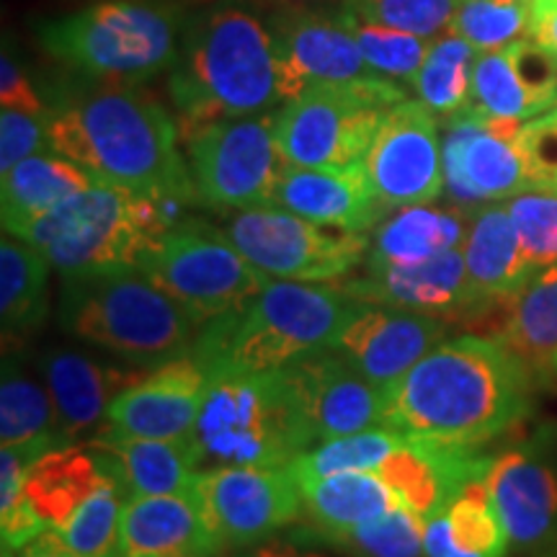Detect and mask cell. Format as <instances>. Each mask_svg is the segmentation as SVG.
I'll use <instances>...</instances> for the list:
<instances>
[{
  "label": "cell",
  "mask_w": 557,
  "mask_h": 557,
  "mask_svg": "<svg viewBox=\"0 0 557 557\" xmlns=\"http://www.w3.org/2000/svg\"><path fill=\"white\" fill-rule=\"evenodd\" d=\"M338 284L271 278L246 308L227 312L199 331L191 357L212 374L276 372L305 354L325 348L359 308Z\"/></svg>",
  "instance_id": "cell-4"
},
{
  "label": "cell",
  "mask_w": 557,
  "mask_h": 557,
  "mask_svg": "<svg viewBox=\"0 0 557 557\" xmlns=\"http://www.w3.org/2000/svg\"><path fill=\"white\" fill-rule=\"evenodd\" d=\"M478 58L480 52L475 47L457 34L449 32L434 39L429 58L410 81L418 101L426 103L438 116H451L468 109Z\"/></svg>",
  "instance_id": "cell-35"
},
{
  "label": "cell",
  "mask_w": 557,
  "mask_h": 557,
  "mask_svg": "<svg viewBox=\"0 0 557 557\" xmlns=\"http://www.w3.org/2000/svg\"><path fill=\"white\" fill-rule=\"evenodd\" d=\"M189 496L214 534L233 547L267 542L305 511L289 468H201Z\"/></svg>",
  "instance_id": "cell-13"
},
{
  "label": "cell",
  "mask_w": 557,
  "mask_h": 557,
  "mask_svg": "<svg viewBox=\"0 0 557 557\" xmlns=\"http://www.w3.org/2000/svg\"><path fill=\"white\" fill-rule=\"evenodd\" d=\"M468 209H434L429 205L403 207L382 220L369 246V263H421L468 240L472 214Z\"/></svg>",
  "instance_id": "cell-29"
},
{
  "label": "cell",
  "mask_w": 557,
  "mask_h": 557,
  "mask_svg": "<svg viewBox=\"0 0 557 557\" xmlns=\"http://www.w3.org/2000/svg\"><path fill=\"white\" fill-rule=\"evenodd\" d=\"M86 447L103 459L127 498L189 493L199 472L189 438L163 442V438L127 436L101 426L88 438Z\"/></svg>",
  "instance_id": "cell-25"
},
{
  "label": "cell",
  "mask_w": 557,
  "mask_h": 557,
  "mask_svg": "<svg viewBox=\"0 0 557 557\" xmlns=\"http://www.w3.org/2000/svg\"><path fill=\"white\" fill-rule=\"evenodd\" d=\"M470 109L487 116H500V120L527 122L555 107H549L524 86L506 50H496L483 52L475 62Z\"/></svg>",
  "instance_id": "cell-37"
},
{
  "label": "cell",
  "mask_w": 557,
  "mask_h": 557,
  "mask_svg": "<svg viewBox=\"0 0 557 557\" xmlns=\"http://www.w3.org/2000/svg\"><path fill=\"white\" fill-rule=\"evenodd\" d=\"M222 233L271 278L338 284L369 256L367 233L318 225L278 207L238 209Z\"/></svg>",
  "instance_id": "cell-11"
},
{
  "label": "cell",
  "mask_w": 557,
  "mask_h": 557,
  "mask_svg": "<svg viewBox=\"0 0 557 557\" xmlns=\"http://www.w3.org/2000/svg\"><path fill=\"white\" fill-rule=\"evenodd\" d=\"M150 367H114L88 359L73 348H54L41 359V377L50 389L58 413L60 438L65 447L81 436H94L107 423L109 406L124 389L137 385Z\"/></svg>",
  "instance_id": "cell-21"
},
{
  "label": "cell",
  "mask_w": 557,
  "mask_h": 557,
  "mask_svg": "<svg viewBox=\"0 0 557 557\" xmlns=\"http://www.w3.org/2000/svg\"><path fill=\"white\" fill-rule=\"evenodd\" d=\"M282 372L312 447L382 426V387L333 348H315Z\"/></svg>",
  "instance_id": "cell-16"
},
{
  "label": "cell",
  "mask_w": 557,
  "mask_h": 557,
  "mask_svg": "<svg viewBox=\"0 0 557 557\" xmlns=\"http://www.w3.org/2000/svg\"><path fill=\"white\" fill-rule=\"evenodd\" d=\"M540 557H557V545H547L545 553H542Z\"/></svg>",
  "instance_id": "cell-50"
},
{
  "label": "cell",
  "mask_w": 557,
  "mask_h": 557,
  "mask_svg": "<svg viewBox=\"0 0 557 557\" xmlns=\"http://www.w3.org/2000/svg\"><path fill=\"white\" fill-rule=\"evenodd\" d=\"M302 508L312 537H329L357 529L400 506L395 493L377 472H341V475L299 483Z\"/></svg>",
  "instance_id": "cell-30"
},
{
  "label": "cell",
  "mask_w": 557,
  "mask_h": 557,
  "mask_svg": "<svg viewBox=\"0 0 557 557\" xmlns=\"http://www.w3.org/2000/svg\"><path fill=\"white\" fill-rule=\"evenodd\" d=\"M116 485L103 459L90 447H58L32 465L24 478V500L41 524L58 532L103 487Z\"/></svg>",
  "instance_id": "cell-26"
},
{
  "label": "cell",
  "mask_w": 557,
  "mask_h": 557,
  "mask_svg": "<svg viewBox=\"0 0 557 557\" xmlns=\"http://www.w3.org/2000/svg\"><path fill=\"white\" fill-rule=\"evenodd\" d=\"M169 94L184 135L284 107L287 90L269 24L243 5L199 13L184 29Z\"/></svg>",
  "instance_id": "cell-3"
},
{
  "label": "cell",
  "mask_w": 557,
  "mask_h": 557,
  "mask_svg": "<svg viewBox=\"0 0 557 557\" xmlns=\"http://www.w3.org/2000/svg\"><path fill=\"white\" fill-rule=\"evenodd\" d=\"M553 369L557 372V357H555V361H553Z\"/></svg>",
  "instance_id": "cell-52"
},
{
  "label": "cell",
  "mask_w": 557,
  "mask_h": 557,
  "mask_svg": "<svg viewBox=\"0 0 557 557\" xmlns=\"http://www.w3.org/2000/svg\"><path fill=\"white\" fill-rule=\"evenodd\" d=\"M274 207L318 225L367 233L377 227L385 209L374 199L364 165L348 169H299L287 165L274 194Z\"/></svg>",
  "instance_id": "cell-23"
},
{
  "label": "cell",
  "mask_w": 557,
  "mask_h": 557,
  "mask_svg": "<svg viewBox=\"0 0 557 557\" xmlns=\"http://www.w3.org/2000/svg\"><path fill=\"white\" fill-rule=\"evenodd\" d=\"M50 116L29 111H0V173L11 171L21 160L50 152Z\"/></svg>",
  "instance_id": "cell-45"
},
{
  "label": "cell",
  "mask_w": 557,
  "mask_h": 557,
  "mask_svg": "<svg viewBox=\"0 0 557 557\" xmlns=\"http://www.w3.org/2000/svg\"><path fill=\"white\" fill-rule=\"evenodd\" d=\"M60 325L75 338L139 367L189 357L201 331L137 267L62 274Z\"/></svg>",
  "instance_id": "cell-5"
},
{
  "label": "cell",
  "mask_w": 557,
  "mask_h": 557,
  "mask_svg": "<svg viewBox=\"0 0 557 557\" xmlns=\"http://www.w3.org/2000/svg\"><path fill=\"white\" fill-rule=\"evenodd\" d=\"M529 21L532 0H459L449 32L483 54L529 37Z\"/></svg>",
  "instance_id": "cell-40"
},
{
  "label": "cell",
  "mask_w": 557,
  "mask_h": 557,
  "mask_svg": "<svg viewBox=\"0 0 557 557\" xmlns=\"http://www.w3.org/2000/svg\"><path fill=\"white\" fill-rule=\"evenodd\" d=\"M529 37L557 58V0H532Z\"/></svg>",
  "instance_id": "cell-47"
},
{
  "label": "cell",
  "mask_w": 557,
  "mask_h": 557,
  "mask_svg": "<svg viewBox=\"0 0 557 557\" xmlns=\"http://www.w3.org/2000/svg\"><path fill=\"white\" fill-rule=\"evenodd\" d=\"M341 18L351 29L357 39L361 58L374 73L389 81H413L416 73L421 70L423 60L429 58L434 39L416 37V34L393 29V26L374 24V21L351 16L344 9H338Z\"/></svg>",
  "instance_id": "cell-39"
},
{
  "label": "cell",
  "mask_w": 557,
  "mask_h": 557,
  "mask_svg": "<svg viewBox=\"0 0 557 557\" xmlns=\"http://www.w3.org/2000/svg\"><path fill=\"white\" fill-rule=\"evenodd\" d=\"M364 305L416 310L426 315H462L475 305L462 248L421 263H369L364 274L338 284Z\"/></svg>",
  "instance_id": "cell-20"
},
{
  "label": "cell",
  "mask_w": 557,
  "mask_h": 557,
  "mask_svg": "<svg viewBox=\"0 0 557 557\" xmlns=\"http://www.w3.org/2000/svg\"><path fill=\"white\" fill-rule=\"evenodd\" d=\"M178 207L96 181L52 212L5 227V233L37 248L62 274L139 267L178 225L173 220Z\"/></svg>",
  "instance_id": "cell-6"
},
{
  "label": "cell",
  "mask_w": 557,
  "mask_h": 557,
  "mask_svg": "<svg viewBox=\"0 0 557 557\" xmlns=\"http://www.w3.org/2000/svg\"><path fill=\"white\" fill-rule=\"evenodd\" d=\"M485 483L491 487L511 547H547L557 532V472L532 447L491 457Z\"/></svg>",
  "instance_id": "cell-22"
},
{
  "label": "cell",
  "mask_w": 557,
  "mask_h": 557,
  "mask_svg": "<svg viewBox=\"0 0 557 557\" xmlns=\"http://www.w3.org/2000/svg\"><path fill=\"white\" fill-rule=\"evenodd\" d=\"M222 547L189 493L124 500L122 557H218Z\"/></svg>",
  "instance_id": "cell-24"
},
{
  "label": "cell",
  "mask_w": 557,
  "mask_h": 557,
  "mask_svg": "<svg viewBox=\"0 0 557 557\" xmlns=\"http://www.w3.org/2000/svg\"><path fill=\"white\" fill-rule=\"evenodd\" d=\"M238 557H325L318 549L297 545V542H259L238 553Z\"/></svg>",
  "instance_id": "cell-49"
},
{
  "label": "cell",
  "mask_w": 557,
  "mask_h": 557,
  "mask_svg": "<svg viewBox=\"0 0 557 557\" xmlns=\"http://www.w3.org/2000/svg\"><path fill=\"white\" fill-rule=\"evenodd\" d=\"M94 184L96 178L88 171L52 150L21 160L11 171L0 173L3 230L52 212Z\"/></svg>",
  "instance_id": "cell-31"
},
{
  "label": "cell",
  "mask_w": 557,
  "mask_h": 557,
  "mask_svg": "<svg viewBox=\"0 0 557 557\" xmlns=\"http://www.w3.org/2000/svg\"><path fill=\"white\" fill-rule=\"evenodd\" d=\"M406 99V90L382 75L312 86L274 111L278 148L299 169L357 165L385 116Z\"/></svg>",
  "instance_id": "cell-9"
},
{
  "label": "cell",
  "mask_w": 557,
  "mask_h": 557,
  "mask_svg": "<svg viewBox=\"0 0 557 557\" xmlns=\"http://www.w3.org/2000/svg\"><path fill=\"white\" fill-rule=\"evenodd\" d=\"M186 163L199 201L212 209L274 207L287 160L276 139L274 114L222 120L186 132Z\"/></svg>",
  "instance_id": "cell-12"
},
{
  "label": "cell",
  "mask_w": 557,
  "mask_h": 557,
  "mask_svg": "<svg viewBox=\"0 0 557 557\" xmlns=\"http://www.w3.org/2000/svg\"><path fill=\"white\" fill-rule=\"evenodd\" d=\"M496 341L529 369L553 367L557 357V263L537 269L527 287L513 295Z\"/></svg>",
  "instance_id": "cell-32"
},
{
  "label": "cell",
  "mask_w": 557,
  "mask_h": 557,
  "mask_svg": "<svg viewBox=\"0 0 557 557\" xmlns=\"http://www.w3.org/2000/svg\"><path fill=\"white\" fill-rule=\"evenodd\" d=\"M406 442L398 431L387 426H374L359 434L323 442L299 455L289 465L297 485L308 480L341 475V472H374L385 459Z\"/></svg>",
  "instance_id": "cell-36"
},
{
  "label": "cell",
  "mask_w": 557,
  "mask_h": 557,
  "mask_svg": "<svg viewBox=\"0 0 557 557\" xmlns=\"http://www.w3.org/2000/svg\"><path fill=\"white\" fill-rule=\"evenodd\" d=\"M529 367L496 338L442 341L382 387V426L434 447L478 449L529 413Z\"/></svg>",
  "instance_id": "cell-1"
},
{
  "label": "cell",
  "mask_w": 557,
  "mask_h": 557,
  "mask_svg": "<svg viewBox=\"0 0 557 557\" xmlns=\"http://www.w3.org/2000/svg\"><path fill=\"white\" fill-rule=\"evenodd\" d=\"M508 212L517 222L529 261L537 269L557 263V194H519L508 199Z\"/></svg>",
  "instance_id": "cell-43"
},
{
  "label": "cell",
  "mask_w": 557,
  "mask_h": 557,
  "mask_svg": "<svg viewBox=\"0 0 557 557\" xmlns=\"http://www.w3.org/2000/svg\"><path fill=\"white\" fill-rule=\"evenodd\" d=\"M287 101L312 86L377 78L341 13L284 11L269 21Z\"/></svg>",
  "instance_id": "cell-18"
},
{
  "label": "cell",
  "mask_w": 557,
  "mask_h": 557,
  "mask_svg": "<svg viewBox=\"0 0 557 557\" xmlns=\"http://www.w3.org/2000/svg\"><path fill=\"white\" fill-rule=\"evenodd\" d=\"M276 3H312V0H276Z\"/></svg>",
  "instance_id": "cell-51"
},
{
  "label": "cell",
  "mask_w": 557,
  "mask_h": 557,
  "mask_svg": "<svg viewBox=\"0 0 557 557\" xmlns=\"http://www.w3.org/2000/svg\"><path fill=\"white\" fill-rule=\"evenodd\" d=\"M519 150L524 158L529 191H557V107L521 124Z\"/></svg>",
  "instance_id": "cell-44"
},
{
  "label": "cell",
  "mask_w": 557,
  "mask_h": 557,
  "mask_svg": "<svg viewBox=\"0 0 557 557\" xmlns=\"http://www.w3.org/2000/svg\"><path fill=\"white\" fill-rule=\"evenodd\" d=\"M124 500L127 496L120 485L103 487L54 534L83 557H122L120 542Z\"/></svg>",
  "instance_id": "cell-41"
},
{
  "label": "cell",
  "mask_w": 557,
  "mask_h": 557,
  "mask_svg": "<svg viewBox=\"0 0 557 557\" xmlns=\"http://www.w3.org/2000/svg\"><path fill=\"white\" fill-rule=\"evenodd\" d=\"M52 263L29 243L5 233L0 243V320L5 336L26 333L45 320L50 310Z\"/></svg>",
  "instance_id": "cell-33"
},
{
  "label": "cell",
  "mask_w": 557,
  "mask_h": 557,
  "mask_svg": "<svg viewBox=\"0 0 557 557\" xmlns=\"http://www.w3.org/2000/svg\"><path fill=\"white\" fill-rule=\"evenodd\" d=\"M423 527H426V521L418 519L410 508L400 504L393 511L382 513L380 519L369 521V524L312 540L336 547L351 557H426L423 553Z\"/></svg>",
  "instance_id": "cell-38"
},
{
  "label": "cell",
  "mask_w": 557,
  "mask_h": 557,
  "mask_svg": "<svg viewBox=\"0 0 557 557\" xmlns=\"http://www.w3.org/2000/svg\"><path fill=\"white\" fill-rule=\"evenodd\" d=\"M137 269L178 302L199 329L246 308L271 282L222 230L201 222L173 225Z\"/></svg>",
  "instance_id": "cell-10"
},
{
  "label": "cell",
  "mask_w": 557,
  "mask_h": 557,
  "mask_svg": "<svg viewBox=\"0 0 557 557\" xmlns=\"http://www.w3.org/2000/svg\"><path fill=\"white\" fill-rule=\"evenodd\" d=\"M0 444L3 447H26V444H45L50 449L65 447L60 438L50 389L21 372L18 364H11V361H5L3 387H0Z\"/></svg>",
  "instance_id": "cell-34"
},
{
  "label": "cell",
  "mask_w": 557,
  "mask_h": 557,
  "mask_svg": "<svg viewBox=\"0 0 557 557\" xmlns=\"http://www.w3.org/2000/svg\"><path fill=\"white\" fill-rule=\"evenodd\" d=\"M212 374L191 354L150 367L137 385L111 403L103 426L127 436L186 442L197 429Z\"/></svg>",
  "instance_id": "cell-19"
},
{
  "label": "cell",
  "mask_w": 557,
  "mask_h": 557,
  "mask_svg": "<svg viewBox=\"0 0 557 557\" xmlns=\"http://www.w3.org/2000/svg\"><path fill=\"white\" fill-rule=\"evenodd\" d=\"M555 194H557V191H555Z\"/></svg>",
  "instance_id": "cell-53"
},
{
  "label": "cell",
  "mask_w": 557,
  "mask_h": 557,
  "mask_svg": "<svg viewBox=\"0 0 557 557\" xmlns=\"http://www.w3.org/2000/svg\"><path fill=\"white\" fill-rule=\"evenodd\" d=\"M3 557H83V555L75 553V549H70L65 542L52 532V529H47V532H41L37 540H32L29 545L21 547L18 553L3 555Z\"/></svg>",
  "instance_id": "cell-48"
},
{
  "label": "cell",
  "mask_w": 557,
  "mask_h": 557,
  "mask_svg": "<svg viewBox=\"0 0 557 557\" xmlns=\"http://www.w3.org/2000/svg\"><path fill=\"white\" fill-rule=\"evenodd\" d=\"M475 305L485 299L519 295L537 274L529 261L517 222L506 207H483L472 214L468 240L462 246Z\"/></svg>",
  "instance_id": "cell-27"
},
{
  "label": "cell",
  "mask_w": 557,
  "mask_h": 557,
  "mask_svg": "<svg viewBox=\"0 0 557 557\" xmlns=\"http://www.w3.org/2000/svg\"><path fill=\"white\" fill-rule=\"evenodd\" d=\"M508 547L511 540L485 478L462 485V491L423 527L426 557H506Z\"/></svg>",
  "instance_id": "cell-28"
},
{
  "label": "cell",
  "mask_w": 557,
  "mask_h": 557,
  "mask_svg": "<svg viewBox=\"0 0 557 557\" xmlns=\"http://www.w3.org/2000/svg\"><path fill=\"white\" fill-rule=\"evenodd\" d=\"M447 320L426 312L359 305L331 338L329 348L357 367L369 382L385 387L447 341Z\"/></svg>",
  "instance_id": "cell-17"
},
{
  "label": "cell",
  "mask_w": 557,
  "mask_h": 557,
  "mask_svg": "<svg viewBox=\"0 0 557 557\" xmlns=\"http://www.w3.org/2000/svg\"><path fill=\"white\" fill-rule=\"evenodd\" d=\"M457 5L459 0H344L341 9L416 37L438 39L449 34Z\"/></svg>",
  "instance_id": "cell-42"
},
{
  "label": "cell",
  "mask_w": 557,
  "mask_h": 557,
  "mask_svg": "<svg viewBox=\"0 0 557 557\" xmlns=\"http://www.w3.org/2000/svg\"><path fill=\"white\" fill-rule=\"evenodd\" d=\"M191 447L205 468H289L312 442L282 369L214 374Z\"/></svg>",
  "instance_id": "cell-7"
},
{
  "label": "cell",
  "mask_w": 557,
  "mask_h": 557,
  "mask_svg": "<svg viewBox=\"0 0 557 557\" xmlns=\"http://www.w3.org/2000/svg\"><path fill=\"white\" fill-rule=\"evenodd\" d=\"M37 37L52 58L90 78L132 86L176 62L184 21L171 5L103 0L45 21Z\"/></svg>",
  "instance_id": "cell-8"
},
{
  "label": "cell",
  "mask_w": 557,
  "mask_h": 557,
  "mask_svg": "<svg viewBox=\"0 0 557 557\" xmlns=\"http://www.w3.org/2000/svg\"><path fill=\"white\" fill-rule=\"evenodd\" d=\"M50 148L103 184L169 205L199 201L186 152L178 150V124L139 88H103L54 111Z\"/></svg>",
  "instance_id": "cell-2"
},
{
  "label": "cell",
  "mask_w": 557,
  "mask_h": 557,
  "mask_svg": "<svg viewBox=\"0 0 557 557\" xmlns=\"http://www.w3.org/2000/svg\"><path fill=\"white\" fill-rule=\"evenodd\" d=\"M0 107L29 111V114H50L34 90L32 81L9 54H3V60H0Z\"/></svg>",
  "instance_id": "cell-46"
},
{
  "label": "cell",
  "mask_w": 557,
  "mask_h": 557,
  "mask_svg": "<svg viewBox=\"0 0 557 557\" xmlns=\"http://www.w3.org/2000/svg\"><path fill=\"white\" fill-rule=\"evenodd\" d=\"M519 120L462 109L449 116L442 143L444 191L457 207L504 201L529 191L524 158L519 150Z\"/></svg>",
  "instance_id": "cell-14"
},
{
  "label": "cell",
  "mask_w": 557,
  "mask_h": 557,
  "mask_svg": "<svg viewBox=\"0 0 557 557\" xmlns=\"http://www.w3.org/2000/svg\"><path fill=\"white\" fill-rule=\"evenodd\" d=\"M364 173L382 209L431 205L444 191L442 137L423 101H400L369 145Z\"/></svg>",
  "instance_id": "cell-15"
}]
</instances>
